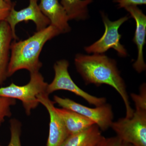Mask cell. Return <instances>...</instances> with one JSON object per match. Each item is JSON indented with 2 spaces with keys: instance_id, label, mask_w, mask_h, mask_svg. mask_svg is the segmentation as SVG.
I'll return each instance as SVG.
<instances>
[{
  "instance_id": "cell-20",
  "label": "cell",
  "mask_w": 146,
  "mask_h": 146,
  "mask_svg": "<svg viewBox=\"0 0 146 146\" xmlns=\"http://www.w3.org/2000/svg\"><path fill=\"white\" fill-rule=\"evenodd\" d=\"M15 5V3L9 4L5 0H0V22L5 21Z\"/></svg>"
},
{
  "instance_id": "cell-17",
  "label": "cell",
  "mask_w": 146,
  "mask_h": 146,
  "mask_svg": "<svg viewBox=\"0 0 146 146\" xmlns=\"http://www.w3.org/2000/svg\"><path fill=\"white\" fill-rule=\"evenodd\" d=\"M16 104V100L14 99L0 96V126L5 121V118L11 116V107Z\"/></svg>"
},
{
  "instance_id": "cell-19",
  "label": "cell",
  "mask_w": 146,
  "mask_h": 146,
  "mask_svg": "<svg viewBox=\"0 0 146 146\" xmlns=\"http://www.w3.org/2000/svg\"><path fill=\"white\" fill-rule=\"evenodd\" d=\"M96 146H134L122 141L117 136L106 138L103 136Z\"/></svg>"
},
{
  "instance_id": "cell-12",
  "label": "cell",
  "mask_w": 146,
  "mask_h": 146,
  "mask_svg": "<svg viewBox=\"0 0 146 146\" xmlns=\"http://www.w3.org/2000/svg\"><path fill=\"white\" fill-rule=\"evenodd\" d=\"M13 34L6 21L0 22V86L8 78V69Z\"/></svg>"
},
{
  "instance_id": "cell-14",
  "label": "cell",
  "mask_w": 146,
  "mask_h": 146,
  "mask_svg": "<svg viewBox=\"0 0 146 146\" xmlns=\"http://www.w3.org/2000/svg\"><path fill=\"white\" fill-rule=\"evenodd\" d=\"M96 125L68 136L61 146H96L103 137Z\"/></svg>"
},
{
  "instance_id": "cell-16",
  "label": "cell",
  "mask_w": 146,
  "mask_h": 146,
  "mask_svg": "<svg viewBox=\"0 0 146 146\" xmlns=\"http://www.w3.org/2000/svg\"><path fill=\"white\" fill-rule=\"evenodd\" d=\"M22 124L20 121L16 119L10 121L11 138L7 146H22L21 136Z\"/></svg>"
},
{
  "instance_id": "cell-2",
  "label": "cell",
  "mask_w": 146,
  "mask_h": 146,
  "mask_svg": "<svg viewBox=\"0 0 146 146\" xmlns=\"http://www.w3.org/2000/svg\"><path fill=\"white\" fill-rule=\"evenodd\" d=\"M60 34L56 28L50 25L27 39L11 42L8 77L23 69L27 70L30 74L39 72L42 66L39 56L43 47L48 41Z\"/></svg>"
},
{
  "instance_id": "cell-4",
  "label": "cell",
  "mask_w": 146,
  "mask_h": 146,
  "mask_svg": "<svg viewBox=\"0 0 146 146\" xmlns=\"http://www.w3.org/2000/svg\"><path fill=\"white\" fill-rule=\"evenodd\" d=\"M110 127L122 141L134 146H146V110L135 109L131 118H120Z\"/></svg>"
},
{
  "instance_id": "cell-6",
  "label": "cell",
  "mask_w": 146,
  "mask_h": 146,
  "mask_svg": "<svg viewBox=\"0 0 146 146\" xmlns=\"http://www.w3.org/2000/svg\"><path fill=\"white\" fill-rule=\"evenodd\" d=\"M102 21L104 24V34L98 41L84 49L89 54H104L110 49H113L121 57L127 56V53L123 46L120 43L121 35L119 33L120 27L129 19L127 16L120 18L116 21L109 20L107 16L102 12Z\"/></svg>"
},
{
  "instance_id": "cell-11",
  "label": "cell",
  "mask_w": 146,
  "mask_h": 146,
  "mask_svg": "<svg viewBox=\"0 0 146 146\" xmlns=\"http://www.w3.org/2000/svg\"><path fill=\"white\" fill-rule=\"evenodd\" d=\"M40 10L49 20L50 25L56 28L60 33H67L71 30L70 21L59 0H40Z\"/></svg>"
},
{
  "instance_id": "cell-8",
  "label": "cell",
  "mask_w": 146,
  "mask_h": 146,
  "mask_svg": "<svg viewBox=\"0 0 146 146\" xmlns=\"http://www.w3.org/2000/svg\"><path fill=\"white\" fill-rule=\"evenodd\" d=\"M38 1L29 0V5L26 8L17 11L15 9L14 6L11 11L9 15L5 21L9 25L12 31L13 39L15 40L18 38L16 34L15 28L19 23L33 21L36 26V31L44 29L50 25L49 20L40 10Z\"/></svg>"
},
{
  "instance_id": "cell-21",
  "label": "cell",
  "mask_w": 146,
  "mask_h": 146,
  "mask_svg": "<svg viewBox=\"0 0 146 146\" xmlns=\"http://www.w3.org/2000/svg\"><path fill=\"white\" fill-rule=\"evenodd\" d=\"M117 4L119 8H125L130 6L146 5V0H114Z\"/></svg>"
},
{
  "instance_id": "cell-18",
  "label": "cell",
  "mask_w": 146,
  "mask_h": 146,
  "mask_svg": "<svg viewBox=\"0 0 146 146\" xmlns=\"http://www.w3.org/2000/svg\"><path fill=\"white\" fill-rule=\"evenodd\" d=\"M130 96L135 104L136 109L146 110V85L143 84L140 88L139 94H130Z\"/></svg>"
},
{
  "instance_id": "cell-13",
  "label": "cell",
  "mask_w": 146,
  "mask_h": 146,
  "mask_svg": "<svg viewBox=\"0 0 146 146\" xmlns=\"http://www.w3.org/2000/svg\"><path fill=\"white\" fill-rule=\"evenodd\" d=\"M55 110L63 120L69 135L78 133L96 124L91 120L72 110L56 107Z\"/></svg>"
},
{
  "instance_id": "cell-15",
  "label": "cell",
  "mask_w": 146,
  "mask_h": 146,
  "mask_svg": "<svg viewBox=\"0 0 146 146\" xmlns=\"http://www.w3.org/2000/svg\"><path fill=\"white\" fill-rule=\"evenodd\" d=\"M93 0H61L70 20L83 21L88 17V6Z\"/></svg>"
},
{
  "instance_id": "cell-23",
  "label": "cell",
  "mask_w": 146,
  "mask_h": 146,
  "mask_svg": "<svg viewBox=\"0 0 146 146\" xmlns=\"http://www.w3.org/2000/svg\"><path fill=\"white\" fill-rule=\"evenodd\" d=\"M0 146H3V145H0Z\"/></svg>"
},
{
  "instance_id": "cell-22",
  "label": "cell",
  "mask_w": 146,
  "mask_h": 146,
  "mask_svg": "<svg viewBox=\"0 0 146 146\" xmlns=\"http://www.w3.org/2000/svg\"><path fill=\"white\" fill-rule=\"evenodd\" d=\"M5 1L6 2L8 3L11 4L12 3L11 0H5Z\"/></svg>"
},
{
  "instance_id": "cell-3",
  "label": "cell",
  "mask_w": 146,
  "mask_h": 146,
  "mask_svg": "<svg viewBox=\"0 0 146 146\" xmlns=\"http://www.w3.org/2000/svg\"><path fill=\"white\" fill-rule=\"evenodd\" d=\"M48 85L39 72L32 73L29 82L25 85L19 86L11 83L8 86L0 87V96L20 100L27 115H29L39 105L38 96L47 94Z\"/></svg>"
},
{
  "instance_id": "cell-1",
  "label": "cell",
  "mask_w": 146,
  "mask_h": 146,
  "mask_svg": "<svg viewBox=\"0 0 146 146\" xmlns=\"http://www.w3.org/2000/svg\"><path fill=\"white\" fill-rule=\"evenodd\" d=\"M74 63L86 85L107 84L116 90L125 106V117H132L134 110L131 106L125 82L121 76L116 60L104 54L91 55L79 54L76 55Z\"/></svg>"
},
{
  "instance_id": "cell-9",
  "label": "cell",
  "mask_w": 146,
  "mask_h": 146,
  "mask_svg": "<svg viewBox=\"0 0 146 146\" xmlns=\"http://www.w3.org/2000/svg\"><path fill=\"white\" fill-rule=\"evenodd\" d=\"M39 104L44 106L50 116L49 131L47 146H61L69 136L63 120L57 114L54 106L55 102L51 100L49 95L41 94L37 96Z\"/></svg>"
},
{
  "instance_id": "cell-5",
  "label": "cell",
  "mask_w": 146,
  "mask_h": 146,
  "mask_svg": "<svg viewBox=\"0 0 146 146\" xmlns=\"http://www.w3.org/2000/svg\"><path fill=\"white\" fill-rule=\"evenodd\" d=\"M69 66V62L65 59L58 60L54 63V77L51 83L48 84L47 86L48 95L58 90H65L81 97L89 104L96 107L106 103V98L94 96L78 87L71 77L68 70Z\"/></svg>"
},
{
  "instance_id": "cell-7",
  "label": "cell",
  "mask_w": 146,
  "mask_h": 146,
  "mask_svg": "<svg viewBox=\"0 0 146 146\" xmlns=\"http://www.w3.org/2000/svg\"><path fill=\"white\" fill-rule=\"evenodd\" d=\"M54 100L55 103L62 108L77 112L93 121L103 131L110 128L113 122L114 114L112 107L108 104L91 108L68 98H62L57 96H54Z\"/></svg>"
},
{
  "instance_id": "cell-10",
  "label": "cell",
  "mask_w": 146,
  "mask_h": 146,
  "mask_svg": "<svg viewBox=\"0 0 146 146\" xmlns=\"http://www.w3.org/2000/svg\"><path fill=\"white\" fill-rule=\"evenodd\" d=\"M136 22V28L133 42L138 49V57L133 64L135 70L141 73L145 70L146 65L144 59L143 48L146 43V16L136 6H130L125 8Z\"/></svg>"
}]
</instances>
